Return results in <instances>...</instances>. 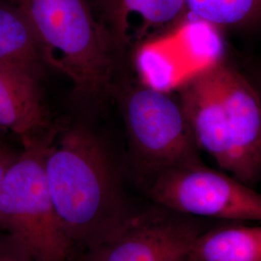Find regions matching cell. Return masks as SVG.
<instances>
[{
	"mask_svg": "<svg viewBox=\"0 0 261 261\" xmlns=\"http://www.w3.org/2000/svg\"><path fill=\"white\" fill-rule=\"evenodd\" d=\"M0 261H34L19 243L0 233Z\"/></svg>",
	"mask_w": 261,
	"mask_h": 261,
	"instance_id": "cell-14",
	"label": "cell"
},
{
	"mask_svg": "<svg viewBox=\"0 0 261 261\" xmlns=\"http://www.w3.org/2000/svg\"><path fill=\"white\" fill-rule=\"evenodd\" d=\"M53 130L22 142L0 190V231L3 230L34 261H68L74 246L59 221L46 174Z\"/></svg>",
	"mask_w": 261,
	"mask_h": 261,
	"instance_id": "cell-3",
	"label": "cell"
},
{
	"mask_svg": "<svg viewBox=\"0 0 261 261\" xmlns=\"http://www.w3.org/2000/svg\"><path fill=\"white\" fill-rule=\"evenodd\" d=\"M156 205L137 210L111 237L85 252L84 261H188L197 235L216 223Z\"/></svg>",
	"mask_w": 261,
	"mask_h": 261,
	"instance_id": "cell-7",
	"label": "cell"
},
{
	"mask_svg": "<svg viewBox=\"0 0 261 261\" xmlns=\"http://www.w3.org/2000/svg\"><path fill=\"white\" fill-rule=\"evenodd\" d=\"M0 126L20 140L50 128L37 83L0 69Z\"/></svg>",
	"mask_w": 261,
	"mask_h": 261,
	"instance_id": "cell-11",
	"label": "cell"
},
{
	"mask_svg": "<svg viewBox=\"0 0 261 261\" xmlns=\"http://www.w3.org/2000/svg\"><path fill=\"white\" fill-rule=\"evenodd\" d=\"M156 204L199 219L261 224V194L203 163L163 171L145 186Z\"/></svg>",
	"mask_w": 261,
	"mask_h": 261,
	"instance_id": "cell-6",
	"label": "cell"
},
{
	"mask_svg": "<svg viewBox=\"0 0 261 261\" xmlns=\"http://www.w3.org/2000/svg\"><path fill=\"white\" fill-rule=\"evenodd\" d=\"M27 15L47 65L85 95L103 92L112 77L109 37L87 0H14Z\"/></svg>",
	"mask_w": 261,
	"mask_h": 261,
	"instance_id": "cell-4",
	"label": "cell"
},
{
	"mask_svg": "<svg viewBox=\"0 0 261 261\" xmlns=\"http://www.w3.org/2000/svg\"><path fill=\"white\" fill-rule=\"evenodd\" d=\"M112 37L137 46L176 28L189 15L186 0H101Z\"/></svg>",
	"mask_w": 261,
	"mask_h": 261,
	"instance_id": "cell-9",
	"label": "cell"
},
{
	"mask_svg": "<svg viewBox=\"0 0 261 261\" xmlns=\"http://www.w3.org/2000/svg\"><path fill=\"white\" fill-rule=\"evenodd\" d=\"M46 64L27 15L14 0H0V69L38 83Z\"/></svg>",
	"mask_w": 261,
	"mask_h": 261,
	"instance_id": "cell-10",
	"label": "cell"
},
{
	"mask_svg": "<svg viewBox=\"0 0 261 261\" xmlns=\"http://www.w3.org/2000/svg\"><path fill=\"white\" fill-rule=\"evenodd\" d=\"M176 90L198 149L253 188L261 178V98L252 81L223 58Z\"/></svg>",
	"mask_w": 261,
	"mask_h": 261,
	"instance_id": "cell-2",
	"label": "cell"
},
{
	"mask_svg": "<svg viewBox=\"0 0 261 261\" xmlns=\"http://www.w3.org/2000/svg\"><path fill=\"white\" fill-rule=\"evenodd\" d=\"M124 115L133 164L145 186L169 168L202 163L180 102L169 92L143 84L133 88Z\"/></svg>",
	"mask_w": 261,
	"mask_h": 261,
	"instance_id": "cell-5",
	"label": "cell"
},
{
	"mask_svg": "<svg viewBox=\"0 0 261 261\" xmlns=\"http://www.w3.org/2000/svg\"><path fill=\"white\" fill-rule=\"evenodd\" d=\"M188 261H261V224L216 223L197 235Z\"/></svg>",
	"mask_w": 261,
	"mask_h": 261,
	"instance_id": "cell-12",
	"label": "cell"
},
{
	"mask_svg": "<svg viewBox=\"0 0 261 261\" xmlns=\"http://www.w3.org/2000/svg\"><path fill=\"white\" fill-rule=\"evenodd\" d=\"M253 84H254V86L256 87V89H257V91H258V93H259V96H260L261 98V72H258L256 75H255V77L253 79Z\"/></svg>",
	"mask_w": 261,
	"mask_h": 261,
	"instance_id": "cell-16",
	"label": "cell"
},
{
	"mask_svg": "<svg viewBox=\"0 0 261 261\" xmlns=\"http://www.w3.org/2000/svg\"><path fill=\"white\" fill-rule=\"evenodd\" d=\"M46 174L66 235L85 252L115 233L137 211L105 144L85 128L72 127L54 140Z\"/></svg>",
	"mask_w": 261,
	"mask_h": 261,
	"instance_id": "cell-1",
	"label": "cell"
},
{
	"mask_svg": "<svg viewBox=\"0 0 261 261\" xmlns=\"http://www.w3.org/2000/svg\"><path fill=\"white\" fill-rule=\"evenodd\" d=\"M18 154L19 152L12 148L7 142L0 139V190L6 170Z\"/></svg>",
	"mask_w": 261,
	"mask_h": 261,
	"instance_id": "cell-15",
	"label": "cell"
},
{
	"mask_svg": "<svg viewBox=\"0 0 261 261\" xmlns=\"http://www.w3.org/2000/svg\"><path fill=\"white\" fill-rule=\"evenodd\" d=\"M223 58L219 28L189 14L176 28L138 47L135 62L142 84L170 93Z\"/></svg>",
	"mask_w": 261,
	"mask_h": 261,
	"instance_id": "cell-8",
	"label": "cell"
},
{
	"mask_svg": "<svg viewBox=\"0 0 261 261\" xmlns=\"http://www.w3.org/2000/svg\"><path fill=\"white\" fill-rule=\"evenodd\" d=\"M189 14L216 28L261 25V0H186Z\"/></svg>",
	"mask_w": 261,
	"mask_h": 261,
	"instance_id": "cell-13",
	"label": "cell"
}]
</instances>
